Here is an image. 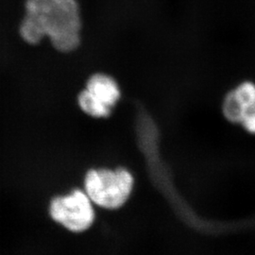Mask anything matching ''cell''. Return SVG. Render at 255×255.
I'll return each instance as SVG.
<instances>
[{
    "mask_svg": "<svg viewBox=\"0 0 255 255\" xmlns=\"http://www.w3.org/2000/svg\"><path fill=\"white\" fill-rule=\"evenodd\" d=\"M86 90L99 101L113 109L120 99L121 93L119 84L106 74H94L86 84Z\"/></svg>",
    "mask_w": 255,
    "mask_h": 255,
    "instance_id": "277c9868",
    "label": "cell"
},
{
    "mask_svg": "<svg viewBox=\"0 0 255 255\" xmlns=\"http://www.w3.org/2000/svg\"><path fill=\"white\" fill-rule=\"evenodd\" d=\"M80 108L88 116L96 119L107 118L111 115L112 110L105 104L96 99L88 90L81 92L78 98Z\"/></svg>",
    "mask_w": 255,
    "mask_h": 255,
    "instance_id": "5b68a950",
    "label": "cell"
},
{
    "mask_svg": "<svg viewBox=\"0 0 255 255\" xmlns=\"http://www.w3.org/2000/svg\"><path fill=\"white\" fill-rule=\"evenodd\" d=\"M49 213L54 221L73 233L87 231L96 219L93 201L86 192L80 189L53 199Z\"/></svg>",
    "mask_w": 255,
    "mask_h": 255,
    "instance_id": "3957f363",
    "label": "cell"
},
{
    "mask_svg": "<svg viewBox=\"0 0 255 255\" xmlns=\"http://www.w3.org/2000/svg\"><path fill=\"white\" fill-rule=\"evenodd\" d=\"M240 124L247 132L255 135V104L247 110Z\"/></svg>",
    "mask_w": 255,
    "mask_h": 255,
    "instance_id": "52a82bcc",
    "label": "cell"
},
{
    "mask_svg": "<svg viewBox=\"0 0 255 255\" xmlns=\"http://www.w3.org/2000/svg\"><path fill=\"white\" fill-rule=\"evenodd\" d=\"M246 110L238 101L234 91H231L226 95L222 105V113L224 118L229 122L234 124H240L244 117Z\"/></svg>",
    "mask_w": 255,
    "mask_h": 255,
    "instance_id": "8992f818",
    "label": "cell"
},
{
    "mask_svg": "<svg viewBox=\"0 0 255 255\" xmlns=\"http://www.w3.org/2000/svg\"><path fill=\"white\" fill-rule=\"evenodd\" d=\"M133 187V175L126 168L92 169L84 178V191L94 204L103 209L121 208Z\"/></svg>",
    "mask_w": 255,
    "mask_h": 255,
    "instance_id": "7a4b0ae2",
    "label": "cell"
},
{
    "mask_svg": "<svg viewBox=\"0 0 255 255\" xmlns=\"http://www.w3.org/2000/svg\"><path fill=\"white\" fill-rule=\"evenodd\" d=\"M19 34L35 46L49 38L55 49L68 53L81 43L82 19L77 0H27Z\"/></svg>",
    "mask_w": 255,
    "mask_h": 255,
    "instance_id": "6da1fadb",
    "label": "cell"
}]
</instances>
